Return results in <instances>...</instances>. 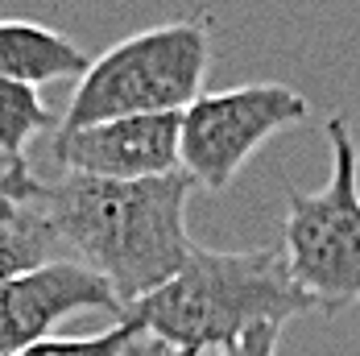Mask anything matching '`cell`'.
Instances as JSON below:
<instances>
[{
    "instance_id": "13",
    "label": "cell",
    "mask_w": 360,
    "mask_h": 356,
    "mask_svg": "<svg viewBox=\"0 0 360 356\" xmlns=\"http://www.w3.org/2000/svg\"><path fill=\"white\" fill-rule=\"evenodd\" d=\"M278 340H282V323H261L240 344H232L228 352H216V356H278Z\"/></svg>"
},
{
    "instance_id": "9",
    "label": "cell",
    "mask_w": 360,
    "mask_h": 356,
    "mask_svg": "<svg viewBox=\"0 0 360 356\" xmlns=\"http://www.w3.org/2000/svg\"><path fill=\"white\" fill-rule=\"evenodd\" d=\"M63 236L37 203H4L0 199V286L21 274H34L50 261H63Z\"/></svg>"
},
{
    "instance_id": "8",
    "label": "cell",
    "mask_w": 360,
    "mask_h": 356,
    "mask_svg": "<svg viewBox=\"0 0 360 356\" xmlns=\"http://www.w3.org/2000/svg\"><path fill=\"white\" fill-rule=\"evenodd\" d=\"M87 67H91L87 54L71 37L34 25V21L0 17V79L41 87V83H58V79H83Z\"/></svg>"
},
{
    "instance_id": "3",
    "label": "cell",
    "mask_w": 360,
    "mask_h": 356,
    "mask_svg": "<svg viewBox=\"0 0 360 356\" xmlns=\"http://www.w3.org/2000/svg\"><path fill=\"white\" fill-rule=\"evenodd\" d=\"M212 67V34L203 21H170L116 42L91 58L79 79L58 133L104 125L120 116H170L203 96Z\"/></svg>"
},
{
    "instance_id": "11",
    "label": "cell",
    "mask_w": 360,
    "mask_h": 356,
    "mask_svg": "<svg viewBox=\"0 0 360 356\" xmlns=\"http://www.w3.org/2000/svg\"><path fill=\"white\" fill-rule=\"evenodd\" d=\"M137 336H141V327L124 315L116 327L100 331V336H50L34 348H25L21 356H124V348Z\"/></svg>"
},
{
    "instance_id": "7",
    "label": "cell",
    "mask_w": 360,
    "mask_h": 356,
    "mask_svg": "<svg viewBox=\"0 0 360 356\" xmlns=\"http://www.w3.org/2000/svg\"><path fill=\"white\" fill-rule=\"evenodd\" d=\"M83 311H112L124 319V307L116 303L112 286L87 269L83 261L63 257L34 274H21L0 286V356H21L71 315Z\"/></svg>"
},
{
    "instance_id": "14",
    "label": "cell",
    "mask_w": 360,
    "mask_h": 356,
    "mask_svg": "<svg viewBox=\"0 0 360 356\" xmlns=\"http://www.w3.org/2000/svg\"><path fill=\"white\" fill-rule=\"evenodd\" d=\"M124 356H186V352H179V348H170V344H162V340H153V336H137L129 348H124Z\"/></svg>"
},
{
    "instance_id": "5",
    "label": "cell",
    "mask_w": 360,
    "mask_h": 356,
    "mask_svg": "<svg viewBox=\"0 0 360 356\" xmlns=\"http://www.w3.org/2000/svg\"><path fill=\"white\" fill-rule=\"evenodd\" d=\"M311 104L286 83H245L203 91L182 112V174L195 186L228 191L252 153L290 125H302Z\"/></svg>"
},
{
    "instance_id": "12",
    "label": "cell",
    "mask_w": 360,
    "mask_h": 356,
    "mask_svg": "<svg viewBox=\"0 0 360 356\" xmlns=\"http://www.w3.org/2000/svg\"><path fill=\"white\" fill-rule=\"evenodd\" d=\"M41 178L30 170V162H13L0 153V199L4 203H34Z\"/></svg>"
},
{
    "instance_id": "1",
    "label": "cell",
    "mask_w": 360,
    "mask_h": 356,
    "mask_svg": "<svg viewBox=\"0 0 360 356\" xmlns=\"http://www.w3.org/2000/svg\"><path fill=\"white\" fill-rule=\"evenodd\" d=\"M191 191L195 178L182 170L145 182L58 174L41 178L34 203L54 224L67 253L96 269L129 311L170 282L195 253L186 232Z\"/></svg>"
},
{
    "instance_id": "4",
    "label": "cell",
    "mask_w": 360,
    "mask_h": 356,
    "mask_svg": "<svg viewBox=\"0 0 360 356\" xmlns=\"http://www.w3.org/2000/svg\"><path fill=\"white\" fill-rule=\"evenodd\" d=\"M331 174L319 191H286L282 257L294 286L335 315L360 303V149L348 116L327 120Z\"/></svg>"
},
{
    "instance_id": "10",
    "label": "cell",
    "mask_w": 360,
    "mask_h": 356,
    "mask_svg": "<svg viewBox=\"0 0 360 356\" xmlns=\"http://www.w3.org/2000/svg\"><path fill=\"white\" fill-rule=\"evenodd\" d=\"M46 129H54V116L41 100V91L0 79V153L13 162H30L25 149Z\"/></svg>"
},
{
    "instance_id": "2",
    "label": "cell",
    "mask_w": 360,
    "mask_h": 356,
    "mask_svg": "<svg viewBox=\"0 0 360 356\" xmlns=\"http://www.w3.org/2000/svg\"><path fill=\"white\" fill-rule=\"evenodd\" d=\"M307 311H315V303L294 286L282 249L219 253L195 245L179 274L124 315L145 336L203 356L228 352L261 323H286Z\"/></svg>"
},
{
    "instance_id": "6",
    "label": "cell",
    "mask_w": 360,
    "mask_h": 356,
    "mask_svg": "<svg viewBox=\"0 0 360 356\" xmlns=\"http://www.w3.org/2000/svg\"><path fill=\"white\" fill-rule=\"evenodd\" d=\"M63 174L145 182L182 170V112L170 116H120L71 133H54L50 149Z\"/></svg>"
}]
</instances>
